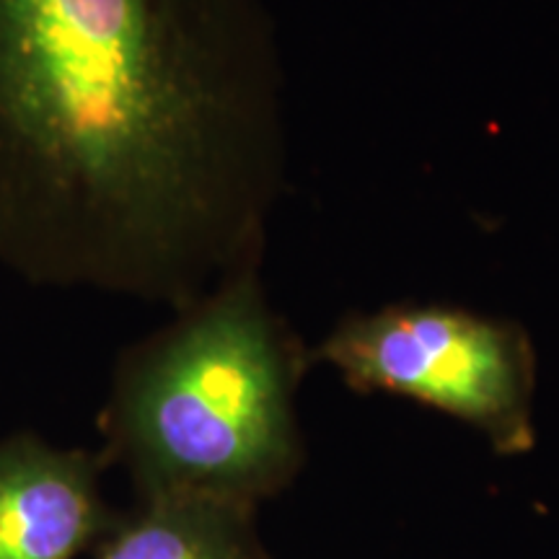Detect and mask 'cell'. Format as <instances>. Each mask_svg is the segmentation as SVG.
Masks as SVG:
<instances>
[{"label":"cell","mask_w":559,"mask_h":559,"mask_svg":"<svg viewBox=\"0 0 559 559\" xmlns=\"http://www.w3.org/2000/svg\"><path fill=\"white\" fill-rule=\"evenodd\" d=\"M277 86L254 0H0V264L179 311L260 262Z\"/></svg>","instance_id":"6da1fadb"},{"label":"cell","mask_w":559,"mask_h":559,"mask_svg":"<svg viewBox=\"0 0 559 559\" xmlns=\"http://www.w3.org/2000/svg\"><path fill=\"white\" fill-rule=\"evenodd\" d=\"M311 360L362 394L409 396L464 419L506 456L534 449L536 355L519 324L451 306L349 313Z\"/></svg>","instance_id":"3957f363"},{"label":"cell","mask_w":559,"mask_h":559,"mask_svg":"<svg viewBox=\"0 0 559 559\" xmlns=\"http://www.w3.org/2000/svg\"><path fill=\"white\" fill-rule=\"evenodd\" d=\"M311 355L270 309L260 262L174 311L117 362L99 415L107 464L140 498L207 495L254 506L296 477V389Z\"/></svg>","instance_id":"7a4b0ae2"},{"label":"cell","mask_w":559,"mask_h":559,"mask_svg":"<svg viewBox=\"0 0 559 559\" xmlns=\"http://www.w3.org/2000/svg\"><path fill=\"white\" fill-rule=\"evenodd\" d=\"M104 453L62 451L32 432L0 440V559H75L104 539Z\"/></svg>","instance_id":"277c9868"},{"label":"cell","mask_w":559,"mask_h":559,"mask_svg":"<svg viewBox=\"0 0 559 559\" xmlns=\"http://www.w3.org/2000/svg\"><path fill=\"white\" fill-rule=\"evenodd\" d=\"M254 510L187 492L140 498L96 544V559H267Z\"/></svg>","instance_id":"5b68a950"}]
</instances>
